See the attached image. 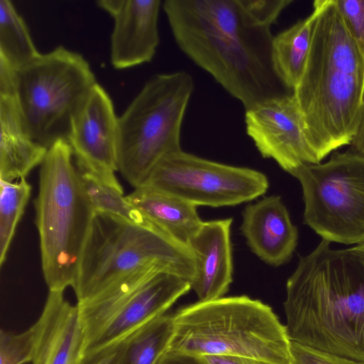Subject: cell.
Listing matches in <instances>:
<instances>
[{
	"mask_svg": "<svg viewBox=\"0 0 364 364\" xmlns=\"http://www.w3.org/2000/svg\"><path fill=\"white\" fill-rule=\"evenodd\" d=\"M97 83L83 56L63 46L16 70L14 97L28 134L48 149L67 140L73 118Z\"/></svg>",
	"mask_w": 364,
	"mask_h": 364,
	"instance_id": "8",
	"label": "cell"
},
{
	"mask_svg": "<svg viewBox=\"0 0 364 364\" xmlns=\"http://www.w3.org/2000/svg\"><path fill=\"white\" fill-rule=\"evenodd\" d=\"M79 172L82 188L94 213L108 214L139 225H151L129 202L123 191L104 183L87 171Z\"/></svg>",
	"mask_w": 364,
	"mask_h": 364,
	"instance_id": "23",
	"label": "cell"
},
{
	"mask_svg": "<svg viewBox=\"0 0 364 364\" xmlns=\"http://www.w3.org/2000/svg\"><path fill=\"white\" fill-rule=\"evenodd\" d=\"M154 364H205L200 357L164 350Z\"/></svg>",
	"mask_w": 364,
	"mask_h": 364,
	"instance_id": "29",
	"label": "cell"
},
{
	"mask_svg": "<svg viewBox=\"0 0 364 364\" xmlns=\"http://www.w3.org/2000/svg\"><path fill=\"white\" fill-rule=\"evenodd\" d=\"M156 267L191 282L196 273L187 245L151 225H139L95 213L83 248L75 284L77 303L100 293L119 279Z\"/></svg>",
	"mask_w": 364,
	"mask_h": 364,
	"instance_id": "6",
	"label": "cell"
},
{
	"mask_svg": "<svg viewBox=\"0 0 364 364\" xmlns=\"http://www.w3.org/2000/svg\"><path fill=\"white\" fill-rule=\"evenodd\" d=\"M172 332V314L157 316L124 339L120 364H154L166 350Z\"/></svg>",
	"mask_w": 364,
	"mask_h": 364,
	"instance_id": "22",
	"label": "cell"
},
{
	"mask_svg": "<svg viewBox=\"0 0 364 364\" xmlns=\"http://www.w3.org/2000/svg\"><path fill=\"white\" fill-rule=\"evenodd\" d=\"M31 193V186L26 178L14 182L0 181V264L7 253L16 229Z\"/></svg>",
	"mask_w": 364,
	"mask_h": 364,
	"instance_id": "24",
	"label": "cell"
},
{
	"mask_svg": "<svg viewBox=\"0 0 364 364\" xmlns=\"http://www.w3.org/2000/svg\"><path fill=\"white\" fill-rule=\"evenodd\" d=\"M66 139L48 149L35 199L42 272L49 291L73 288L95 213Z\"/></svg>",
	"mask_w": 364,
	"mask_h": 364,
	"instance_id": "5",
	"label": "cell"
},
{
	"mask_svg": "<svg viewBox=\"0 0 364 364\" xmlns=\"http://www.w3.org/2000/svg\"><path fill=\"white\" fill-rule=\"evenodd\" d=\"M171 31L179 48L245 110L292 94L273 65L271 26L250 12L230 11L197 28Z\"/></svg>",
	"mask_w": 364,
	"mask_h": 364,
	"instance_id": "3",
	"label": "cell"
},
{
	"mask_svg": "<svg viewBox=\"0 0 364 364\" xmlns=\"http://www.w3.org/2000/svg\"><path fill=\"white\" fill-rule=\"evenodd\" d=\"M159 0H100L98 7L114 19L111 63L125 69L153 59L159 43Z\"/></svg>",
	"mask_w": 364,
	"mask_h": 364,
	"instance_id": "14",
	"label": "cell"
},
{
	"mask_svg": "<svg viewBox=\"0 0 364 364\" xmlns=\"http://www.w3.org/2000/svg\"><path fill=\"white\" fill-rule=\"evenodd\" d=\"M28 29L11 1H0V58L18 70L37 58Z\"/></svg>",
	"mask_w": 364,
	"mask_h": 364,
	"instance_id": "21",
	"label": "cell"
},
{
	"mask_svg": "<svg viewBox=\"0 0 364 364\" xmlns=\"http://www.w3.org/2000/svg\"><path fill=\"white\" fill-rule=\"evenodd\" d=\"M193 89L185 71L154 75L118 117V171L134 188L161 159L182 150L181 127Z\"/></svg>",
	"mask_w": 364,
	"mask_h": 364,
	"instance_id": "7",
	"label": "cell"
},
{
	"mask_svg": "<svg viewBox=\"0 0 364 364\" xmlns=\"http://www.w3.org/2000/svg\"><path fill=\"white\" fill-rule=\"evenodd\" d=\"M31 327V364H81L85 333L78 306L65 299L64 291H49L41 314Z\"/></svg>",
	"mask_w": 364,
	"mask_h": 364,
	"instance_id": "15",
	"label": "cell"
},
{
	"mask_svg": "<svg viewBox=\"0 0 364 364\" xmlns=\"http://www.w3.org/2000/svg\"><path fill=\"white\" fill-rule=\"evenodd\" d=\"M292 364H364L363 362L326 353L291 342Z\"/></svg>",
	"mask_w": 364,
	"mask_h": 364,
	"instance_id": "27",
	"label": "cell"
},
{
	"mask_svg": "<svg viewBox=\"0 0 364 364\" xmlns=\"http://www.w3.org/2000/svg\"><path fill=\"white\" fill-rule=\"evenodd\" d=\"M47 151L26 132L14 96L0 95V181L26 178Z\"/></svg>",
	"mask_w": 364,
	"mask_h": 364,
	"instance_id": "18",
	"label": "cell"
},
{
	"mask_svg": "<svg viewBox=\"0 0 364 364\" xmlns=\"http://www.w3.org/2000/svg\"><path fill=\"white\" fill-rule=\"evenodd\" d=\"M117 122L109 96L97 83L73 118L67 141L80 170L123 191L115 175Z\"/></svg>",
	"mask_w": 364,
	"mask_h": 364,
	"instance_id": "13",
	"label": "cell"
},
{
	"mask_svg": "<svg viewBox=\"0 0 364 364\" xmlns=\"http://www.w3.org/2000/svg\"><path fill=\"white\" fill-rule=\"evenodd\" d=\"M126 197L149 223L186 245L203 223L196 205L168 193L139 186Z\"/></svg>",
	"mask_w": 364,
	"mask_h": 364,
	"instance_id": "19",
	"label": "cell"
},
{
	"mask_svg": "<svg viewBox=\"0 0 364 364\" xmlns=\"http://www.w3.org/2000/svg\"><path fill=\"white\" fill-rule=\"evenodd\" d=\"M191 289L188 280L148 267L77 303L85 333V354L125 338L146 322L166 314Z\"/></svg>",
	"mask_w": 364,
	"mask_h": 364,
	"instance_id": "9",
	"label": "cell"
},
{
	"mask_svg": "<svg viewBox=\"0 0 364 364\" xmlns=\"http://www.w3.org/2000/svg\"><path fill=\"white\" fill-rule=\"evenodd\" d=\"M350 145V149L364 156V110L359 129Z\"/></svg>",
	"mask_w": 364,
	"mask_h": 364,
	"instance_id": "31",
	"label": "cell"
},
{
	"mask_svg": "<svg viewBox=\"0 0 364 364\" xmlns=\"http://www.w3.org/2000/svg\"><path fill=\"white\" fill-rule=\"evenodd\" d=\"M246 132L262 157L272 159L291 173L306 164H318L293 95L264 102L245 110Z\"/></svg>",
	"mask_w": 364,
	"mask_h": 364,
	"instance_id": "12",
	"label": "cell"
},
{
	"mask_svg": "<svg viewBox=\"0 0 364 364\" xmlns=\"http://www.w3.org/2000/svg\"><path fill=\"white\" fill-rule=\"evenodd\" d=\"M317 12L299 20L289 28L274 36L272 58L276 73L293 91L304 73L309 55Z\"/></svg>",
	"mask_w": 364,
	"mask_h": 364,
	"instance_id": "20",
	"label": "cell"
},
{
	"mask_svg": "<svg viewBox=\"0 0 364 364\" xmlns=\"http://www.w3.org/2000/svg\"><path fill=\"white\" fill-rule=\"evenodd\" d=\"M232 218L203 222L186 244L196 264L191 287L199 301L224 296L232 282Z\"/></svg>",
	"mask_w": 364,
	"mask_h": 364,
	"instance_id": "16",
	"label": "cell"
},
{
	"mask_svg": "<svg viewBox=\"0 0 364 364\" xmlns=\"http://www.w3.org/2000/svg\"><path fill=\"white\" fill-rule=\"evenodd\" d=\"M347 30L364 60V0H335Z\"/></svg>",
	"mask_w": 364,
	"mask_h": 364,
	"instance_id": "26",
	"label": "cell"
},
{
	"mask_svg": "<svg viewBox=\"0 0 364 364\" xmlns=\"http://www.w3.org/2000/svg\"><path fill=\"white\" fill-rule=\"evenodd\" d=\"M199 357L205 364H272L261 360L237 356L203 355Z\"/></svg>",
	"mask_w": 364,
	"mask_h": 364,
	"instance_id": "30",
	"label": "cell"
},
{
	"mask_svg": "<svg viewBox=\"0 0 364 364\" xmlns=\"http://www.w3.org/2000/svg\"><path fill=\"white\" fill-rule=\"evenodd\" d=\"M141 186L196 206L217 208L255 199L266 193L269 182L257 170L210 161L181 150L161 159Z\"/></svg>",
	"mask_w": 364,
	"mask_h": 364,
	"instance_id": "11",
	"label": "cell"
},
{
	"mask_svg": "<svg viewBox=\"0 0 364 364\" xmlns=\"http://www.w3.org/2000/svg\"><path fill=\"white\" fill-rule=\"evenodd\" d=\"M314 33L302 77L293 90L309 141L321 162L351 144L364 110V60L335 0H316Z\"/></svg>",
	"mask_w": 364,
	"mask_h": 364,
	"instance_id": "2",
	"label": "cell"
},
{
	"mask_svg": "<svg viewBox=\"0 0 364 364\" xmlns=\"http://www.w3.org/2000/svg\"><path fill=\"white\" fill-rule=\"evenodd\" d=\"M124 339L85 354L81 364H120L124 351Z\"/></svg>",
	"mask_w": 364,
	"mask_h": 364,
	"instance_id": "28",
	"label": "cell"
},
{
	"mask_svg": "<svg viewBox=\"0 0 364 364\" xmlns=\"http://www.w3.org/2000/svg\"><path fill=\"white\" fill-rule=\"evenodd\" d=\"M301 186L304 223L323 240L364 244V156L334 152L324 164L293 171Z\"/></svg>",
	"mask_w": 364,
	"mask_h": 364,
	"instance_id": "10",
	"label": "cell"
},
{
	"mask_svg": "<svg viewBox=\"0 0 364 364\" xmlns=\"http://www.w3.org/2000/svg\"><path fill=\"white\" fill-rule=\"evenodd\" d=\"M34 348L32 327L15 333L0 331V364H26L31 363Z\"/></svg>",
	"mask_w": 364,
	"mask_h": 364,
	"instance_id": "25",
	"label": "cell"
},
{
	"mask_svg": "<svg viewBox=\"0 0 364 364\" xmlns=\"http://www.w3.org/2000/svg\"><path fill=\"white\" fill-rule=\"evenodd\" d=\"M323 240L301 257L283 303L291 342L364 363V244Z\"/></svg>",
	"mask_w": 364,
	"mask_h": 364,
	"instance_id": "1",
	"label": "cell"
},
{
	"mask_svg": "<svg viewBox=\"0 0 364 364\" xmlns=\"http://www.w3.org/2000/svg\"><path fill=\"white\" fill-rule=\"evenodd\" d=\"M286 326L269 305L247 296H223L172 314L166 351L250 358L292 364Z\"/></svg>",
	"mask_w": 364,
	"mask_h": 364,
	"instance_id": "4",
	"label": "cell"
},
{
	"mask_svg": "<svg viewBox=\"0 0 364 364\" xmlns=\"http://www.w3.org/2000/svg\"><path fill=\"white\" fill-rule=\"evenodd\" d=\"M241 231L251 250L272 266L287 262L298 242V229L279 196L248 205L242 212Z\"/></svg>",
	"mask_w": 364,
	"mask_h": 364,
	"instance_id": "17",
	"label": "cell"
}]
</instances>
